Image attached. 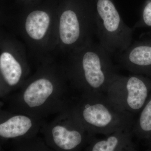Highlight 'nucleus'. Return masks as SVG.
<instances>
[{
    "label": "nucleus",
    "mask_w": 151,
    "mask_h": 151,
    "mask_svg": "<svg viewBox=\"0 0 151 151\" xmlns=\"http://www.w3.org/2000/svg\"><path fill=\"white\" fill-rule=\"evenodd\" d=\"M70 73L86 93H105L116 74L111 55L93 40L70 52Z\"/></svg>",
    "instance_id": "nucleus-1"
},
{
    "label": "nucleus",
    "mask_w": 151,
    "mask_h": 151,
    "mask_svg": "<svg viewBox=\"0 0 151 151\" xmlns=\"http://www.w3.org/2000/svg\"><path fill=\"white\" fill-rule=\"evenodd\" d=\"M91 134L105 136L133 129V114L114 103L104 93H86L75 112Z\"/></svg>",
    "instance_id": "nucleus-2"
},
{
    "label": "nucleus",
    "mask_w": 151,
    "mask_h": 151,
    "mask_svg": "<svg viewBox=\"0 0 151 151\" xmlns=\"http://www.w3.org/2000/svg\"><path fill=\"white\" fill-rule=\"evenodd\" d=\"M58 48L68 52L93 40L94 7L78 1L58 9Z\"/></svg>",
    "instance_id": "nucleus-3"
},
{
    "label": "nucleus",
    "mask_w": 151,
    "mask_h": 151,
    "mask_svg": "<svg viewBox=\"0 0 151 151\" xmlns=\"http://www.w3.org/2000/svg\"><path fill=\"white\" fill-rule=\"evenodd\" d=\"M96 34L111 55L124 51L132 44L134 29L124 22L113 0H95Z\"/></svg>",
    "instance_id": "nucleus-4"
},
{
    "label": "nucleus",
    "mask_w": 151,
    "mask_h": 151,
    "mask_svg": "<svg viewBox=\"0 0 151 151\" xmlns=\"http://www.w3.org/2000/svg\"><path fill=\"white\" fill-rule=\"evenodd\" d=\"M57 11L35 9L22 15L19 31L33 51L46 54L58 48Z\"/></svg>",
    "instance_id": "nucleus-5"
},
{
    "label": "nucleus",
    "mask_w": 151,
    "mask_h": 151,
    "mask_svg": "<svg viewBox=\"0 0 151 151\" xmlns=\"http://www.w3.org/2000/svg\"><path fill=\"white\" fill-rule=\"evenodd\" d=\"M150 84L141 74L129 76L116 74L105 94L114 103L133 114L142 109L146 103Z\"/></svg>",
    "instance_id": "nucleus-6"
},
{
    "label": "nucleus",
    "mask_w": 151,
    "mask_h": 151,
    "mask_svg": "<svg viewBox=\"0 0 151 151\" xmlns=\"http://www.w3.org/2000/svg\"><path fill=\"white\" fill-rule=\"evenodd\" d=\"M0 71L2 77L10 86L19 83L23 73L21 59L25 47L18 40L8 36L1 37Z\"/></svg>",
    "instance_id": "nucleus-7"
},
{
    "label": "nucleus",
    "mask_w": 151,
    "mask_h": 151,
    "mask_svg": "<svg viewBox=\"0 0 151 151\" xmlns=\"http://www.w3.org/2000/svg\"><path fill=\"white\" fill-rule=\"evenodd\" d=\"M116 55L120 65L134 74L151 71V40L136 42Z\"/></svg>",
    "instance_id": "nucleus-8"
},
{
    "label": "nucleus",
    "mask_w": 151,
    "mask_h": 151,
    "mask_svg": "<svg viewBox=\"0 0 151 151\" xmlns=\"http://www.w3.org/2000/svg\"><path fill=\"white\" fill-rule=\"evenodd\" d=\"M133 129L121 130L92 141L88 149L92 151H134L137 146L133 142Z\"/></svg>",
    "instance_id": "nucleus-9"
},
{
    "label": "nucleus",
    "mask_w": 151,
    "mask_h": 151,
    "mask_svg": "<svg viewBox=\"0 0 151 151\" xmlns=\"http://www.w3.org/2000/svg\"><path fill=\"white\" fill-rule=\"evenodd\" d=\"M85 129L82 123L68 129L60 125L52 128V138L60 148L66 150H75L81 147L84 141Z\"/></svg>",
    "instance_id": "nucleus-10"
},
{
    "label": "nucleus",
    "mask_w": 151,
    "mask_h": 151,
    "mask_svg": "<svg viewBox=\"0 0 151 151\" xmlns=\"http://www.w3.org/2000/svg\"><path fill=\"white\" fill-rule=\"evenodd\" d=\"M53 84L45 76L40 77L32 82L23 94L24 101L30 108L43 105L53 92Z\"/></svg>",
    "instance_id": "nucleus-11"
},
{
    "label": "nucleus",
    "mask_w": 151,
    "mask_h": 151,
    "mask_svg": "<svg viewBox=\"0 0 151 151\" xmlns=\"http://www.w3.org/2000/svg\"><path fill=\"white\" fill-rule=\"evenodd\" d=\"M32 127V122L28 117L17 116L12 117L0 125V136L10 139L23 136Z\"/></svg>",
    "instance_id": "nucleus-12"
},
{
    "label": "nucleus",
    "mask_w": 151,
    "mask_h": 151,
    "mask_svg": "<svg viewBox=\"0 0 151 151\" xmlns=\"http://www.w3.org/2000/svg\"><path fill=\"white\" fill-rule=\"evenodd\" d=\"M133 132L142 139L151 137V98L142 109L138 121L133 126Z\"/></svg>",
    "instance_id": "nucleus-13"
},
{
    "label": "nucleus",
    "mask_w": 151,
    "mask_h": 151,
    "mask_svg": "<svg viewBox=\"0 0 151 151\" xmlns=\"http://www.w3.org/2000/svg\"><path fill=\"white\" fill-rule=\"evenodd\" d=\"M143 27H151V0H148L145 4L140 18L135 24L133 29Z\"/></svg>",
    "instance_id": "nucleus-14"
}]
</instances>
